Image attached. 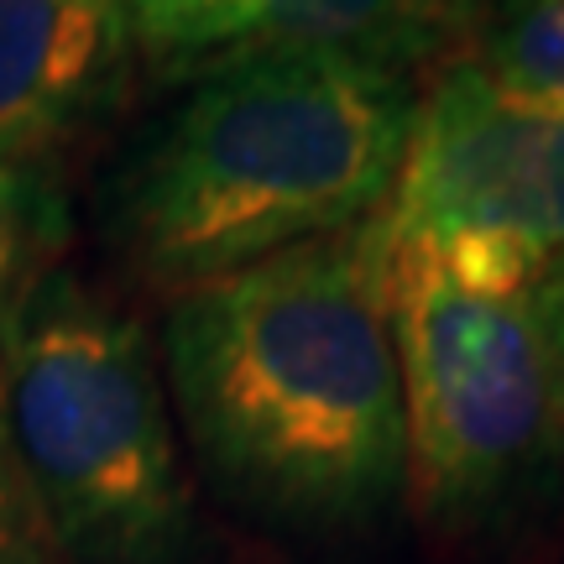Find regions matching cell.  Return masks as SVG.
Here are the masks:
<instances>
[{
    "instance_id": "1",
    "label": "cell",
    "mask_w": 564,
    "mask_h": 564,
    "mask_svg": "<svg viewBox=\"0 0 564 564\" xmlns=\"http://www.w3.org/2000/svg\"><path fill=\"white\" fill-rule=\"evenodd\" d=\"M167 387L241 502L288 523H361L408 481L403 377L366 220L183 288Z\"/></svg>"
},
{
    "instance_id": "2",
    "label": "cell",
    "mask_w": 564,
    "mask_h": 564,
    "mask_svg": "<svg viewBox=\"0 0 564 564\" xmlns=\"http://www.w3.org/2000/svg\"><path fill=\"white\" fill-rule=\"evenodd\" d=\"M413 100V84L340 53L236 47L126 183L137 267L199 288L361 225L398 178Z\"/></svg>"
},
{
    "instance_id": "3",
    "label": "cell",
    "mask_w": 564,
    "mask_h": 564,
    "mask_svg": "<svg viewBox=\"0 0 564 564\" xmlns=\"http://www.w3.org/2000/svg\"><path fill=\"white\" fill-rule=\"evenodd\" d=\"M0 429L63 564H183L199 539L158 350L126 308L42 278L0 340Z\"/></svg>"
},
{
    "instance_id": "4",
    "label": "cell",
    "mask_w": 564,
    "mask_h": 564,
    "mask_svg": "<svg viewBox=\"0 0 564 564\" xmlns=\"http://www.w3.org/2000/svg\"><path fill=\"white\" fill-rule=\"evenodd\" d=\"M371 257L403 377L408 481L434 512L491 507L564 449V278L476 293L377 236Z\"/></svg>"
},
{
    "instance_id": "5",
    "label": "cell",
    "mask_w": 564,
    "mask_h": 564,
    "mask_svg": "<svg viewBox=\"0 0 564 564\" xmlns=\"http://www.w3.org/2000/svg\"><path fill=\"white\" fill-rule=\"evenodd\" d=\"M382 246L419 251L449 282L518 293L564 262V116L507 100L470 63L419 89L403 162L366 215Z\"/></svg>"
},
{
    "instance_id": "6",
    "label": "cell",
    "mask_w": 564,
    "mask_h": 564,
    "mask_svg": "<svg viewBox=\"0 0 564 564\" xmlns=\"http://www.w3.org/2000/svg\"><path fill=\"white\" fill-rule=\"evenodd\" d=\"M131 53L116 0H0V158L47 167L121 105Z\"/></svg>"
},
{
    "instance_id": "7",
    "label": "cell",
    "mask_w": 564,
    "mask_h": 564,
    "mask_svg": "<svg viewBox=\"0 0 564 564\" xmlns=\"http://www.w3.org/2000/svg\"><path fill=\"white\" fill-rule=\"evenodd\" d=\"M481 0H262L257 37L340 53L392 79H434L465 63Z\"/></svg>"
},
{
    "instance_id": "8",
    "label": "cell",
    "mask_w": 564,
    "mask_h": 564,
    "mask_svg": "<svg viewBox=\"0 0 564 564\" xmlns=\"http://www.w3.org/2000/svg\"><path fill=\"white\" fill-rule=\"evenodd\" d=\"M465 63L507 100L564 116V11L554 0H481Z\"/></svg>"
},
{
    "instance_id": "9",
    "label": "cell",
    "mask_w": 564,
    "mask_h": 564,
    "mask_svg": "<svg viewBox=\"0 0 564 564\" xmlns=\"http://www.w3.org/2000/svg\"><path fill=\"white\" fill-rule=\"evenodd\" d=\"M63 246V199L37 162L0 158V340Z\"/></svg>"
},
{
    "instance_id": "10",
    "label": "cell",
    "mask_w": 564,
    "mask_h": 564,
    "mask_svg": "<svg viewBox=\"0 0 564 564\" xmlns=\"http://www.w3.org/2000/svg\"><path fill=\"white\" fill-rule=\"evenodd\" d=\"M126 32L141 53L167 63L199 58L215 47H246L257 37L262 0H116Z\"/></svg>"
},
{
    "instance_id": "11",
    "label": "cell",
    "mask_w": 564,
    "mask_h": 564,
    "mask_svg": "<svg viewBox=\"0 0 564 564\" xmlns=\"http://www.w3.org/2000/svg\"><path fill=\"white\" fill-rule=\"evenodd\" d=\"M0 564H63L6 429H0Z\"/></svg>"
},
{
    "instance_id": "12",
    "label": "cell",
    "mask_w": 564,
    "mask_h": 564,
    "mask_svg": "<svg viewBox=\"0 0 564 564\" xmlns=\"http://www.w3.org/2000/svg\"><path fill=\"white\" fill-rule=\"evenodd\" d=\"M554 6H560V11H564V0H554Z\"/></svg>"
},
{
    "instance_id": "13",
    "label": "cell",
    "mask_w": 564,
    "mask_h": 564,
    "mask_svg": "<svg viewBox=\"0 0 564 564\" xmlns=\"http://www.w3.org/2000/svg\"><path fill=\"white\" fill-rule=\"evenodd\" d=\"M560 278H564V262H560Z\"/></svg>"
}]
</instances>
